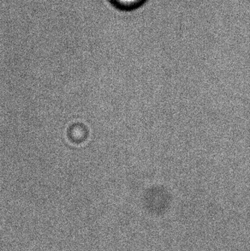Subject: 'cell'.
I'll return each mask as SVG.
<instances>
[{
    "mask_svg": "<svg viewBox=\"0 0 250 251\" xmlns=\"http://www.w3.org/2000/svg\"><path fill=\"white\" fill-rule=\"evenodd\" d=\"M146 0H112V3L120 10L135 9L144 3Z\"/></svg>",
    "mask_w": 250,
    "mask_h": 251,
    "instance_id": "obj_1",
    "label": "cell"
}]
</instances>
